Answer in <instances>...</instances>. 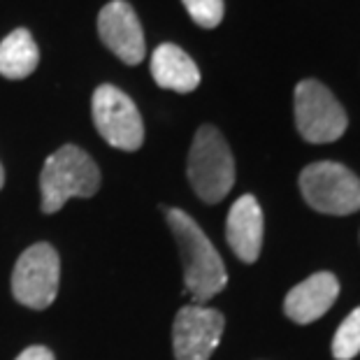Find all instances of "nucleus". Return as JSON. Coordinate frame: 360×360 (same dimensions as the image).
Segmentation results:
<instances>
[{"mask_svg": "<svg viewBox=\"0 0 360 360\" xmlns=\"http://www.w3.org/2000/svg\"><path fill=\"white\" fill-rule=\"evenodd\" d=\"M165 221L177 240L181 263H184V286L186 293L193 297L195 304H202L219 295L228 283L226 265L219 251L214 249L210 237L202 228L181 210H165Z\"/></svg>", "mask_w": 360, "mask_h": 360, "instance_id": "1", "label": "nucleus"}, {"mask_svg": "<svg viewBox=\"0 0 360 360\" xmlns=\"http://www.w3.org/2000/svg\"><path fill=\"white\" fill-rule=\"evenodd\" d=\"M101 188V170L86 151L65 144L44 160L40 174L42 212H58L70 198H91Z\"/></svg>", "mask_w": 360, "mask_h": 360, "instance_id": "2", "label": "nucleus"}, {"mask_svg": "<svg viewBox=\"0 0 360 360\" xmlns=\"http://www.w3.org/2000/svg\"><path fill=\"white\" fill-rule=\"evenodd\" d=\"M188 181L200 200L217 205L235 184V160L231 147L214 126L198 128L188 151Z\"/></svg>", "mask_w": 360, "mask_h": 360, "instance_id": "3", "label": "nucleus"}, {"mask_svg": "<svg viewBox=\"0 0 360 360\" xmlns=\"http://www.w3.org/2000/svg\"><path fill=\"white\" fill-rule=\"evenodd\" d=\"M304 200L321 214L347 217L360 210V179L347 165L321 160L311 163L300 174Z\"/></svg>", "mask_w": 360, "mask_h": 360, "instance_id": "4", "label": "nucleus"}, {"mask_svg": "<svg viewBox=\"0 0 360 360\" xmlns=\"http://www.w3.org/2000/svg\"><path fill=\"white\" fill-rule=\"evenodd\" d=\"M295 126L307 142L328 144L344 135L349 119L330 89L316 79H304L295 86Z\"/></svg>", "mask_w": 360, "mask_h": 360, "instance_id": "5", "label": "nucleus"}, {"mask_svg": "<svg viewBox=\"0 0 360 360\" xmlns=\"http://www.w3.org/2000/svg\"><path fill=\"white\" fill-rule=\"evenodd\" d=\"M60 260L47 242L33 244L19 256L12 272V295L30 309H47L58 295Z\"/></svg>", "mask_w": 360, "mask_h": 360, "instance_id": "6", "label": "nucleus"}, {"mask_svg": "<svg viewBox=\"0 0 360 360\" xmlns=\"http://www.w3.org/2000/svg\"><path fill=\"white\" fill-rule=\"evenodd\" d=\"M94 124L103 140L114 149L135 151L144 142L140 110L121 89L103 84L94 94Z\"/></svg>", "mask_w": 360, "mask_h": 360, "instance_id": "7", "label": "nucleus"}, {"mask_svg": "<svg viewBox=\"0 0 360 360\" xmlns=\"http://www.w3.org/2000/svg\"><path fill=\"white\" fill-rule=\"evenodd\" d=\"M226 319L224 314L202 307V304H186L177 311L172 326V347L177 360H210L217 351L221 335H224Z\"/></svg>", "mask_w": 360, "mask_h": 360, "instance_id": "8", "label": "nucleus"}, {"mask_svg": "<svg viewBox=\"0 0 360 360\" xmlns=\"http://www.w3.org/2000/svg\"><path fill=\"white\" fill-rule=\"evenodd\" d=\"M98 33L107 49L128 65H137L144 58V33L135 10L126 0H112L101 10Z\"/></svg>", "mask_w": 360, "mask_h": 360, "instance_id": "9", "label": "nucleus"}, {"mask_svg": "<svg viewBox=\"0 0 360 360\" xmlns=\"http://www.w3.org/2000/svg\"><path fill=\"white\" fill-rule=\"evenodd\" d=\"M340 295V281L330 272H316L288 290L283 311L293 323L307 326L319 321Z\"/></svg>", "mask_w": 360, "mask_h": 360, "instance_id": "10", "label": "nucleus"}, {"mask_svg": "<svg viewBox=\"0 0 360 360\" xmlns=\"http://www.w3.org/2000/svg\"><path fill=\"white\" fill-rule=\"evenodd\" d=\"M226 240L244 263H256L263 247V210L254 195L237 198L228 212Z\"/></svg>", "mask_w": 360, "mask_h": 360, "instance_id": "11", "label": "nucleus"}, {"mask_svg": "<svg viewBox=\"0 0 360 360\" xmlns=\"http://www.w3.org/2000/svg\"><path fill=\"white\" fill-rule=\"evenodd\" d=\"M151 75L160 89L177 91V94H191L200 84L198 65L177 44H160L151 53Z\"/></svg>", "mask_w": 360, "mask_h": 360, "instance_id": "12", "label": "nucleus"}, {"mask_svg": "<svg viewBox=\"0 0 360 360\" xmlns=\"http://www.w3.org/2000/svg\"><path fill=\"white\" fill-rule=\"evenodd\" d=\"M40 63V51L26 28L12 30L0 42V75L7 79H26Z\"/></svg>", "mask_w": 360, "mask_h": 360, "instance_id": "13", "label": "nucleus"}, {"mask_svg": "<svg viewBox=\"0 0 360 360\" xmlns=\"http://www.w3.org/2000/svg\"><path fill=\"white\" fill-rule=\"evenodd\" d=\"M360 354V307L354 309L333 337V356L337 360H354Z\"/></svg>", "mask_w": 360, "mask_h": 360, "instance_id": "14", "label": "nucleus"}, {"mask_svg": "<svg viewBox=\"0 0 360 360\" xmlns=\"http://www.w3.org/2000/svg\"><path fill=\"white\" fill-rule=\"evenodd\" d=\"M191 19L202 28H217L224 19V0H181Z\"/></svg>", "mask_w": 360, "mask_h": 360, "instance_id": "15", "label": "nucleus"}, {"mask_svg": "<svg viewBox=\"0 0 360 360\" xmlns=\"http://www.w3.org/2000/svg\"><path fill=\"white\" fill-rule=\"evenodd\" d=\"M17 360H56V358H53V354L47 347H28L17 356Z\"/></svg>", "mask_w": 360, "mask_h": 360, "instance_id": "16", "label": "nucleus"}, {"mask_svg": "<svg viewBox=\"0 0 360 360\" xmlns=\"http://www.w3.org/2000/svg\"><path fill=\"white\" fill-rule=\"evenodd\" d=\"M3 184H5V172H3V165H0V188H3Z\"/></svg>", "mask_w": 360, "mask_h": 360, "instance_id": "17", "label": "nucleus"}]
</instances>
